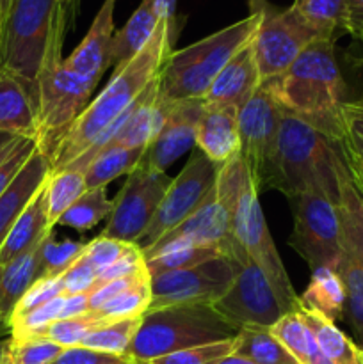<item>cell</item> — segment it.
<instances>
[{
    "instance_id": "6da1fadb",
    "label": "cell",
    "mask_w": 363,
    "mask_h": 364,
    "mask_svg": "<svg viewBox=\"0 0 363 364\" xmlns=\"http://www.w3.org/2000/svg\"><path fill=\"white\" fill-rule=\"evenodd\" d=\"M178 32L167 23L159 21L155 34L148 45L123 66L114 68L109 84L102 89L95 100H91L84 112L80 114L73 127L70 128L60 144L50 156L52 173L64 171L71 162L84 155L96 139L121 117V114L134 105L149 82L157 78L164 63L173 52V45Z\"/></svg>"
},
{
    "instance_id": "7a4b0ae2",
    "label": "cell",
    "mask_w": 363,
    "mask_h": 364,
    "mask_svg": "<svg viewBox=\"0 0 363 364\" xmlns=\"http://www.w3.org/2000/svg\"><path fill=\"white\" fill-rule=\"evenodd\" d=\"M337 41L317 39L280 77L265 80L283 112L294 114L335 142L342 141L340 110L347 85L337 59Z\"/></svg>"
},
{
    "instance_id": "3957f363",
    "label": "cell",
    "mask_w": 363,
    "mask_h": 364,
    "mask_svg": "<svg viewBox=\"0 0 363 364\" xmlns=\"http://www.w3.org/2000/svg\"><path fill=\"white\" fill-rule=\"evenodd\" d=\"M262 9L182 50H173L159 73V96L167 102L203 100L224 66L255 38Z\"/></svg>"
},
{
    "instance_id": "277c9868",
    "label": "cell",
    "mask_w": 363,
    "mask_h": 364,
    "mask_svg": "<svg viewBox=\"0 0 363 364\" xmlns=\"http://www.w3.org/2000/svg\"><path fill=\"white\" fill-rule=\"evenodd\" d=\"M340 144L294 114L283 112L278 137L273 188L294 201L308 191H320L337 203V162Z\"/></svg>"
},
{
    "instance_id": "5b68a950",
    "label": "cell",
    "mask_w": 363,
    "mask_h": 364,
    "mask_svg": "<svg viewBox=\"0 0 363 364\" xmlns=\"http://www.w3.org/2000/svg\"><path fill=\"white\" fill-rule=\"evenodd\" d=\"M68 34L57 0H14L0 32V68L16 75L38 102L39 71L52 46H63Z\"/></svg>"
},
{
    "instance_id": "8992f818",
    "label": "cell",
    "mask_w": 363,
    "mask_h": 364,
    "mask_svg": "<svg viewBox=\"0 0 363 364\" xmlns=\"http://www.w3.org/2000/svg\"><path fill=\"white\" fill-rule=\"evenodd\" d=\"M237 333L238 329L228 323L210 304L157 309L142 315L128 358L144 364L185 348L230 340Z\"/></svg>"
},
{
    "instance_id": "52a82bcc",
    "label": "cell",
    "mask_w": 363,
    "mask_h": 364,
    "mask_svg": "<svg viewBox=\"0 0 363 364\" xmlns=\"http://www.w3.org/2000/svg\"><path fill=\"white\" fill-rule=\"evenodd\" d=\"M98 82L80 77L64 64L63 50L52 48L39 71L38 89V148L46 159L91 103Z\"/></svg>"
},
{
    "instance_id": "ba28073f",
    "label": "cell",
    "mask_w": 363,
    "mask_h": 364,
    "mask_svg": "<svg viewBox=\"0 0 363 364\" xmlns=\"http://www.w3.org/2000/svg\"><path fill=\"white\" fill-rule=\"evenodd\" d=\"M290 245L313 270L337 269L344 258L337 203L320 191L302 192L294 199Z\"/></svg>"
},
{
    "instance_id": "9c48e42d",
    "label": "cell",
    "mask_w": 363,
    "mask_h": 364,
    "mask_svg": "<svg viewBox=\"0 0 363 364\" xmlns=\"http://www.w3.org/2000/svg\"><path fill=\"white\" fill-rule=\"evenodd\" d=\"M317 39L322 38L294 7L278 9L269 2L263 4L262 21L251 41L260 80H273L283 75Z\"/></svg>"
},
{
    "instance_id": "30bf717a",
    "label": "cell",
    "mask_w": 363,
    "mask_h": 364,
    "mask_svg": "<svg viewBox=\"0 0 363 364\" xmlns=\"http://www.w3.org/2000/svg\"><path fill=\"white\" fill-rule=\"evenodd\" d=\"M283 110L265 84H260L255 95L238 112L241 155L251 171L256 191L273 188L278 137Z\"/></svg>"
},
{
    "instance_id": "8fae6325",
    "label": "cell",
    "mask_w": 363,
    "mask_h": 364,
    "mask_svg": "<svg viewBox=\"0 0 363 364\" xmlns=\"http://www.w3.org/2000/svg\"><path fill=\"white\" fill-rule=\"evenodd\" d=\"M217 171L219 164L206 159L199 149H194L182 173L173 178L152 224L135 245L141 251L149 247L162 235L191 217L216 191Z\"/></svg>"
},
{
    "instance_id": "7c38bea8",
    "label": "cell",
    "mask_w": 363,
    "mask_h": 364,
    "mask_svg": "<svg viewBox=\"0 0 363 364\" xmlns=\"http://www.w3.org/2000/svg\"><path fill=\"white\" fill-rule=\"evenodd\" d=\"M171 181L173 178L167 176L166 171L135 167L112 199V213L100 235L125 244H137L152 224Z\"/></svg>"
},
{
    "instance_id": "4fadbf2b",
    "label": "cell",
    "mask_w": 363,
    "mask_h": 364,
    "mask_svg": "<svg viewBox=\"0 0 363 364\" xmlns=\"http://www.w3.org/2000/svg\"><path fill=\"white\" fill-rule=\"evenodd\" d=\"M238 270L241 265L237 262L219 256L192 269L152 276V304L148 311L173 306H212L226 294Z\"/></svg>"
},
{
    "instance_id": "5bb4252c",
    "label": "cell",
    "mask_w": 363,
    "mask_h": 364,
    "mask_svg": "<svg viewBox=\"0 0 363 364\" xmlns=\"http://www.w3.org/2000/svg\"><path fill=\"white\" fill-rule=\"evenodd\" d=\"M214 309L235 329H270L285 315L280 299L255 262L241 267Z\"/></svg>"
},
{
    "instance_id": "9a60e30c",
    "label": "cell",
    "mask_w": 363,
    "mask_h": 364,
    "mask_svg": "<svg viewBox=\"0 0 363 364\" xmlns=\"http://www.w3.org/2000/svg\"><path fill=\"white\" fill-rule=\"evenodd\" d=\"M185 247H217L223 251L224 256L237 262L241 267L251 262V259H246L238 251L233 235H231L230 215L226 208L217 201L216 191L184 223L162 235L153 245L142 249V256L146 262L164 252Z\"/></svg>"
},
{
    "instance_id": "2e32d148",
    "label": "cell",
    "mask_w": 363,
    "mask_h": 364,
    "mask_svg": "<svg viewBox=\"0 0 363 364\" xmlns=\"http://www.w3.org/2000/svg\"><path fill=\"white\" fill-rule=\"evenodd\" d=\"M164 103H166V112H164L162 124L139 164L155 171H166L194 146L196 124L203 110L201 100H184V102L164 100Z\"/></svg>"
},
{
    "instance_id": "e0dca14e",
    "label": "cell",
    "mask_w": 363,
    "mask_h": 364,
    "mask_svg": "<svg viewBox=\"0 0 363 364\" xmlns=\"http://www.w3.org/2000/svg\"><path fill=\"white\" fill-rule=\"evenodd\" d=\"M260 84L262 80L253 55V46L249 43L221 70L201 102L209 107L230 109L238 114Z\"/></svg>"
},
{
    "instance_id": "ac0fdd59",
    "label": "cell",
    "mask_w": 363,
    "mask_h": 364,
    "mask_svg": "<svg viewBox=\"0 0 363 364\" xmlns=\"http://www.w3.org/2000/svg\"><path fill=\"white\" fill-rule=\"evenodd\" d=\"M114 7L116 0H103L88 34L80 45L64 59V64L80 77L98 82L110 66V45L114 38Z\"/></svg>"
},
{
    "instance_id": "d6986e66",
    "label": "cell",
    "mask_w": 363,
    "mask_h": 364,
    "mask_svg": "<svg viewBox=\"0 0 363 364\" xmlns=\"http://www.w3.org/2000/svg\"><path fill=\"white\" fill-rule=\"evenodd\" d=\"M50 173L52 169H50L48 159L38 148L27 160V164L21 167L9 188L0 196V247L28 203L45 187Z\"/></svg>"
},
{
    "instance_id": "ffe728a7",
    "label": "cell",
    "mask_w": 363,
    "mask_h": 364,
    "mask_svg": "<svg viewBox=\"0 0 363 364\" xmlns=\"http://www.w3.org/2000/svg\"><path fill=\"white\" fill-rule=\"evenodd\" d=\"M194 144L206 159L219 166L237 156L241 153L238 114L203 103L201 116L196 124Z\"/></svg>"
},
{
    "instance_id": "44dd1931",
    "label": "cell",
    "mask_w": 363,
    "mask_h": 364,
    "mask_svg": "<svg viewBox=\"0 0 363 364\" xmlns=\"http://www.w3.org/2000/svg\"><path fill=\"white\" fill-rule=\"evenodd\" d=\"M0 132L38 139V102L16 75L0 68Z\"/></svg>"
},
{
    "instance_id": "7402d4cb",
    "label": "cell",
    "mask_w": 363,
    "mask_h": 364,
    "mask_svg": "<svg viewBox=\"0 0 363 364\" xmlns=\"http://www.w3.org/2000/svg\"><path fill=\"white\" fill-rule=\"evenodd\" d=\"M46 185V183H45ZM53 233V228L48 220V208H46L45 187L36 194V198L28 203L25 212L7 235L6 242L0 247V267L14 262L20 256L27 255L32 249L38 247L48 235Z\"/></svg>"
},
{
    "instance_id": "603a6c76",
    "label": "cell",
    "mask_w": 363,
    "mask_h": 364,
    "mask_svg": "<svg viewBox=\"0 0 363 364\" xmlns=\"http://www.w3.org/2000/svg\"><path fill=\"white\" fill-rule=\"evenodd\" d=\"M337 212L344 252L363 263V196L352 183L342 151L337 162Z\"/></svg>"
},
{
    "instance_id": "cb8c5ba5",
    "label": "cell",
    "mask_w": 363,
    "mask_h": 364,
    "mask_svg": "<svg viewBox=\"0 0 363 364\" xmlns=\"http://www.w3.org/2000/svg\"><path fill=\"white\" fill-rule=\"evenodd\" d=\"M43 242L27 255L0 267V326H9V320L16 309L18 302L21 301V297L27 294L28 288L36 281L45 276Z\"/></svg>"
},
{
    "instance_id": "d4e9b609",
    "label": "cell",
    "mask_w": 363,
    "mask_h": 364,
    "mask_svg": "<svg viewBox=\"0 0 363 364\" xmlns=\"http://www.w3.org/2000/svg\"><path fill=\"white\" fill-rule=\"evenodd\" d=\"M157 27H159V16L155 11V0H141L127 23L120 31L114 32L109 57L110 66H123L128 60L134 59L148 45Z\"/></svg>"
},
{
    "instance_id": "484cf974",
    "label": "cell",
    "mask_w": 363,
    "mask_h": 364,
    "mask_svg": "<svg viewBox=\"0 0 363 364\" xmlns=\"http://www.w3.org/2000/svg\"><path fill=\"white\" fill-rule=\"evenodd\" d=\"M299 313L306 326L312 329L317 345L331 364H363V348L345 333H342L333 320L320 313L306 309L299 304Z\"/></svg>"
},
{
    "instance_id": "4316f807",
    "label": "cell",
    "mask_w": 363,
    "mask_h": 364,
    "mask_svg": "<svg viewBox=\"0 0 363 364\" xmlns=\"http://www.w3.org/2000/svg\"><path fill=\"white\" fill-rule=\"evenodd\" d=\"M269 331L298 364H331L317 345L315 336L306 326L299 309L285 313Z\"/></svg>"
},
{
    "instance_id": "83f0119b",
    "label": "cell",
    "mask_w": 363,
    "mask_h": 364,
    "mask_svg": "<svg viewBox=\"0 0 363 364\" xmlns=\"http://www.w3.org/2000/svg\"><path fill=\"white\" fill-rule=\"evenodd\" d=\"M299 299L302 308L320 313L333 322L344 318L345 288L335 269L322 267L313 270L312 279Z\"/></svg>"
},
{
    "instance_id": "f1b7e54d",
    "label": "cell",
    "mask_w": 363,
    "mask_h": 364,
    "mask_svg": "<svg viewBox=\"0 0 363 364\" xmlns=\"http://www.w3.org/2000/svg\"><path fill=\"white\" fill-rule=\"evenodd\" d=\"M292 7L322 39L349 34L347 0H294Z\"/></svg>"
},
{
    "instance_id": "f546056e",
    "label": "cell",
    "mask_w": 363,
    "mask_h": 364,
    "mask_svg": "<svg viewBox=\"0 0 363 364\" xmlns=\"http://www.w3.org/2000/svg\"><path fill=\"white\" fill-rule=\"evenodd\" d=\"M146 149L110 146L102 149L84 171L88 188L107 187L121 174H130L141 164Z\"/></svg>"
},
{
    "instance_id": "4dcf8cb0",
    "label": "cell",
    "mask_w": 363,
    "mask_h": 364,
    "mask_svg": "<svg viewBox=\"0 0 363 364\" xmlns=\"http://www.w3.org/2000/svg\"><path fill=\"white\" fill-rule=\"evenodd\" d=\"M233 354L256 364H298L269 329H241L235 336Z\"/></svg>"
},
{
    "instance_id": "1f68e13d",
    "label": "cell",
    "mask_w": 363,
    "mask_h": 364,
    "mask_svg": "<svg viewBox=\"0 0 363 364\" xmlns=\"http://www.w3.org/2000/svg\"><path fill=\"white\" fill-rule=\"evenodd\" d=\"M335 270L345 288L344 318L354 333L356 343L363 348V263L344 252V258Z\"/></svg>"
},
{
    "instance_id": "d6a6232c",
    "label": "cell",
    "mask_w": 363,
    "mask_h": 364,
    "mask_svg": "<svg viewBox=\"0 0 363 364\" xmlns=\"http://www.w3.org/2000/svg\"><path fill=\"white\" fill-rule=\"evenodd\" d=\"M152 304V284H149V274L146 270L130 288L121 291L107 304H103L98 311L93 315L100 322H114L123 318H139L144 315Z\"/></svg>"
},
{
    "instance_id": "836d02e7",
    "label": "cell",
    "mask_w": 363,
    "mask_h": 364,
    "mask_svg": "<svg viewBox=\"0 0 363 364\" xmlns=\"http://www.w3.org/2000/svg\"><path fill=\"white\" fill-rule=\"evenodd\" d=\"M114 201L107 196V187L88 188L59 219L57 226L88 231L112 213Z\"/></svg>"
},
{
    "instance_id": "e575fe53",
    "label": "cell",
    "mask_w": 363,
    "mask_h": 364,
    "mask_svg": "<svg viewBox=\"0 0 363 364\" xmlns=\"http://www.w3.org/2000/svg\"><path fill=\"white\" fill-rule=\"evenodd\" d=\"M88 191L84 173L77 171H57L50 173L46 180V208H48L50 224L57 226L60 217L68 212L71 205Z\"/></svg>"
},
{
    "instance_id": "d590c367",
    "label": "cell",
    "mask_w": 363,
    "mask_h": 364,
    "mask_svg": "<svg viewBox=\"0 0 363 364\" xmlns=\"http://www.w3.org/2000/svg\"><path fill=\"white\" fill-rule=\"evenodd\" d=\"M141 318H123L114 322H103L95 331L82 340V347L93 348V350L107 352L114 355H128L130 345L137 334Z\"/></svg>"
},
{
    "instance_id": "8d00e7d4",
    "label": "cell",
    "mask_w": 363,
    "mask_h": 364,
    "mask_svg": "<svg viewBox=\"0 0 363 364\" xmlns=\"http://www.w3.org/2000/svg\"><path fill=\"white\" fill-rule=\"evenodd\" d=\"M224 256L223 251L217 247H185L177 251L164 252L152 259H146V270L149 277L159 276V274L174 272V270H185L198 267L209 259Z\"/></svg>"
},
{
    "instance_id": "74e56055",
    "label": "cell",
    "mask_w": 363,
    "mask_h": 364,
    "mask_svg": "<svg viewBox=\"0 0 363 364\" xmlns=\"http://www.w3.org/2000/svg\"><path fill=\"white\" fill-rule=\"evenodd\" d=\"M63 347L46 338L11 340L2 364H52L59 358Z\"/></svg>"
},
{
    "instance_id": "f35d334b",
    "label": "cell",
    "mask_w": 363,
    "mask_h": 364,
    "mask_svg": "<svg viewBox=\"0 0 363 364\" xmlns=\"http://www.w3.org/2000/svg\"><path fill=\"white\" fill-rule=\"evenodd\" d=\"M102 323L103 322H100L93 313H88L84 316H77V318L56 320V322H52L46 327L41 338L53 341V343H57L63 348L77 347L91 331H95Z\"/></svg>"
},
{
    "instance_id": "ab89813d",
    "label": "cell",
    "mask_w": 363,
    "mask_h": 364,
    "mask_svg": "<svg viewBox=\"0 0 363 364\" xmlns=\"http://www.w3.org/2000/svg\"><path fill=\"white\" fill-rule=\"evenodd\" d=\"M235 338L230 340L216 341V343L199 345V347L185 348V350L173 352V354L162 355V358L152 359L144 364H217L221 359L233 352Z\"/></svg>"
},
{
    "instance_id": "60d3db41",
    "label": "cell",
    "mask_w": 363,
    "mask_h": 364,
    "mask_svg": "<svg viewBox=\"0 0 363 364\" xmlns=\"http://www.w3.org/2000/svg\"><path fill=\"white\" fill-rule=\"evenodd\" d=\"M85 244L82 242H56L53 240V233L43 242V269H45V276H63L71 263L82 255Z\"/></svg>"
},
{
    "instance_id": "b9f144b4",
    "label": "cell",
    "mask_w": 363,
    "mask_h": 364,
    "mask_svg": "<svg viewBox=\"0 0 363 364\" xmlns=\"http://www.w3.org/2000/svg\"><path fill=\"white\" fill-rule=\"evenodd\" d=\"M60 295H64V287H63V279H60V276L41 277V279L36 281V283L28 288L27 294L21 297V301L18 302L16 309H14L11 318L25 315V313L32 311V309L39 308V306L46 304V302L53 301V299L60 297Z\"/></svg>"
},
{
    "instance_id": "7bdbcfd3",
    "label": "cell",
    "mask_w": 363,
    "mask_h": 364,
    "mask_svg": "<svg viewBox=\"0 0 363 364\" xmlns=\"http://www.w3.org/2000/svg\"><path fill=\"white\" fill-rule=\"evenodd\" d=\"M134 244H125V242L114 240V238H107L98 235L96 238H93L91 242H88L82 251V256L98 270V274L103 269H107L109 265H112L116 259H120L125 252L128 251V247Z\"/></svg>"
},
{
    "instance_id": "ee69618b",
    "label": "cell",
    "mask_w": 363,
    "mask_h": 364,
    "mask_svg": "<svg viewBox=\"0 0 363 364\" xmlns=\"http://www.w3.org/2000/svg\"><path fill=\"white\" fill-rule=\"evenodd\" d=\"M342 141L345 146L363 155V103L345 100L340 110Z\"/></svg>"
},
{
    "instance_id": "f6af8a7d",
    "label": "cell",
    "mask_w": 363,
    "mask_h": 364,
    "mask_svg": "<svg viewBox=\"0 0 363 364\" xmlns=\"http://www.w3.org/2000/svg\"><path fill=\"white\" fill-rule=\"evenodd\" d=\"M60 279H63L64 295L89 294L98 279V270L80 255L60 276Z\"/></svg>"
},
{
    "instance_id": "bcb514c9",
    "label": "cell",
    "mask_w": 363,
    "mask_h": 364,
    "mask_svg": "<svg viewBox=\"0 0 363 364\" xmlns=\"http://www.w3.org/2000/svg\"><path fill=\"white\" fill-rule=\"evenodd\" d=\"M134 363L128 355H114L107 352L93 350V348L82 347H68L63 348L59 358L52 364H130Z\"/></svg>"
},
{
    "instance_id": "7dc6e473",
    "label": "cell",
    "mask_w": 363,
    "mask_h": 364,
    "mask_svg": "<svg viewBox=\"0 0 363 364\" xmlns=\"http://www.w3.org/2000/svg\"><path fill=\"white\" fill-rule=\"evenodd\" d=\"M146 269L144 256H142V251L137 247V245H130L128 251L121 256L120 259L109 265L107 269H103L102 272L98 274V279H96V284L100 283H109V281L121 279V277L134 276V274L141 272V270Z\"/></svg>"
},
{
    "instance_id": "c3c4849f",
    "label": "cell",
    "mask_w": 363,
    "mask_h": 364,
    "mask_svg": "<svg viewBox=\"0 0 363 364\" xmlns=\"http://www.w3.org/2000/svg\"><path fill=\"white\" fill-rule=\"evenodd\" d=\"M36 149H38V141L36 139H23L18 144V148L14 149L13 155L0 166V196L9 188V185L13 183V180L18 176L21 167L27 164V160L31 159V155Z\"/></svg>"
},
{
    "instance_id": "681fc988",
    "label": "cell",
    "mask_w": 363,
    "mask_h": 364,
    "mask_svg": "<svg viewBox=\"0 0 363 364\" xmlns=\"http://www.w3.org/2000/svg\"><path fill=\"white\" fill-rule=\"evenodd\" d=\"M338 144H340L342 156H344V162H345V167H347L349 174H351L352 183L356 185L358 192L363 196V155L356 153L354 149L345 146L344 142H338Z\"/></svg>"
},
{
    "instance_id": "f907efd6",
    "label": "cell",
    "mask_w": 363,
    "mask_h": 364,
    "mask_svg": "<svg viewBox=\"0 0 363 364\" xmlns=\"http://www.w3.org/2000/svg\"><path fill=\"white\" fill-rule=\"evenodd\" d=\"M89 313V294H77V295H66L63 304V313H60V320L63 318H77V316H84Z\"/></svg>"
},
{
    "instance_id": "816d5d0a",
    "label": "cell",
    "mask_w": 363,
    "mask_h": 364,
    "mask_svg": "<svg viewBox=\"0 0 363 364\" xmlns=\"http://www.w3.org/2000/svg\"><path fill=\"white\" fill-rule=\"evenodd\" d=\"M349 36L354 41L363 43V0H347Z\"/></svg>"
},
{
    "instance_id": "f5cc1de1",
    "label": "cell",
    "mask_w": 363,
    "mask_h": 364,
    "mask_svg": "<svg viewBox=\"0 0 363 364\" xmlns=\"http://www.w3.org/2000/svg\"><path fill=\"white\" fill-rule=\"evenodd\" d=\"M177 2L178 0H155V11L159 21L169 25L173 31L178 32V21H177Z\"/></svg>"
},
{
    "instance_id": "db71d44e",
    "label": "cell",
    "mask_w": 363,
    "mask_h": 364,
    "mask_svg": "<svg viewBox=\"0 0 363 364\" xmlns=\"http://www.w3.org/2000/svg\"><path fill=\"white\" fill-rule=\"evenodd\" d=\"M57 7H59L60 21L66 25L68 31H71L80 9V0H57Z\"/></svg>"
},
{
    "instance_id": "11a10c76",
    "label": "cell",
    "mask_w": 363,
    "mask_h": 364,
    "mask_svg": "<svg viewBox=\"0 0 363 364\" xmlns=\"http://www.w3.org/2000/svg\"><path fill=\"white\" fill-rule=\"evenodd\" d=\"M23 139H27V137H16V135L4 134V132H0V166H2V164L6 162L11 155H13L14 149L18 148V144H20Z\"/></svg>"
},
{
    "instance_id": "9f6ffc18",
    "label": "cell",
    "mask_w": 363,
    "mask_h": 364,
    "mask_svg": "<svg viewBox=\"0 0 363 364\" xmlns=\"http://www.w3.org/2000/svg\"><path fill=\"white\" fill-rule=\"evenodd\" d=\"M349 60H351V68H354V73L358 75L359 82H362L358 95H356L354 98H349V100H352V102L363 103V53H358V55H354L352 59L349 57Z\"/></svg>"
},
{
    "instance_id": "6f0895ef",
    "label": "cell",
    "mask_w": 363,
    "mask_h": 364,
    "mask_svg": "<svg viewBox=\"0 0 363 364\" xmlns=\"http://www.w3.org/2000/svg\"><path fill=\"white\" fill-rule=\"evenodd\" d=\"M13 4L14 0H0V32H2L4 25H6L7 16H9Z\"/></svg>"
},
{
    "instance_id": "680465c9",
    "label": "cell",
    "mask_w": 363,
    "mask_h": 364,
    "mask_svg": "<svg viewBox=\"0 0 363 364\" xmlns=\"http://www.w3.org/2000/svg\"><path fill=\"white\" fill-rule=\"evenodd\" d=\"M217 364H256V363L249 361V359H246V358H242V355H237V354H233V352H231L230 355H226L224 359H221V361Z\"/></svg>"
},
{
    "instance_id": "91938a15",
    "label": "cell",
    "mask_w": 363,
    "mask_h": 364,
    "mask_svg": "<svg viewBox=\"0 0 363 364\" xmlns=\"http://www.w3.org/2000/svg\"><path fill=\"white\" fill-rule=\"evenodd\" d=\"M7 348H9V340H0V364H2L4 358H6Z\"/></svg>"
},
{
    "instance_id": "94428289",
    "label": "cell",
    "mask_w": 363,
    "mask_h": 364,
    "mask_svg": "<svg viewBox=\"0 0 363 364\" xmlns=\"http://www.w3.org/2000/svg\"><path fill=\"white\" fill-rule=\"evenodd\" d=\"M265 2H267V0H249V7H251V13H253V11L262 9L263 4H265Z\"/></svg>"
},
{
    "instance_id": "6125c7cd",
    "label": "cell",
    "mask_w": 363,
    "mask_h": 364,
    "mask_svg": "<svg viewBox=\"0 0 363 364\" xmlns=\"http://www.w3.org/2000/svg\"><path fill=\"white\" fill-rule=\"evenodd\" d=\"M130 364H137V363H130Z\"/></svg>"
}]
</instances>
